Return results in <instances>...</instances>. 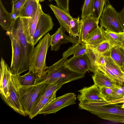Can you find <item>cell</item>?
I'll list each match as a JSON object with an SVG mask.
<instances>
[{"label":"cell","instance_id":"cell-1","mask_svg":"<svg viewBox=\"0 0 124 124\" xmlns=\"http://www.w3.org/2000/svg\"><path fill=\"white\" fill-rule=\"evenodd\" d=\"M68 56L62 58L52 66L47 67L44 75L36 79L35 84L41 83L64 84L83 78L85 74L73 71L67 67Z\"/></svg>","mask_w":124,"mask_h":124},{"label":"cell","instance_id":"cell-2","mask_svg":"<svg viewBox=\"0 0 124 124\" xmlns=\"http://www.w3.org/2000/svg\"><path fill=\"white\" fill-rule=\"evenodd\" d=\"M105 101L80 102L79 107L100 118L116 123H124V108L118 104H107Z\"/></svg>","mask_w":124,"mask_h":124},{"label":"cell","instance_id":"cell-3","mask_svg":"<svg viewBox=\"0 0 124 124\" xmlns=\"http://www.w3.org/2000/svg\"><path fill=\"white\" fill-rule=\"evenodd\" d=\"M51 39V35L47 33L34 47L30 56L29 72L36 74L38 78L44 75L47 68L46 59Z\"/></svg>","mask_w":124,"mask_h":124},{"label":"cell","instance_id":"cell-4","mask_svg":"<svg viewBox=\"0 0 124 124\" xmlns=\"http://www.w3.org/2000/svg\"><path fill=\"white\" fill-rule=\"evenodd\" d=\"M49 84L41 83L31 86H22L19 83L17 75L16 79L17 93L27 116L29 115L37 103L43 91Z\"/></svg>","mask_w":124,"mask_h":124},{"label":"cell","instance_id":"cell-5","mask_svg":"<svg viewBox=\"0 0 124 124\" xmlns=\"http://www.w3.org/2000/svg\"><path fill=\"white\" fill-rule=\"evenodd\" d=\"M11 42L12 57L10 69L13 74L18 75L22 61V54L17 33L16 20L7 31Z\"/></svg>","mask_w":124,"mask_h":124},{"label":"cell","instance_id":"cell-6","mask_svg":"<svg viewBox=\"0 0 124 124\" xmlns=\"http://www.w3.org/2000/svg\"><path fill=\"white\" fill-rule=\"evenodd\" d=\"M16 28L22 54V61L18 75L29 69V59L34 46L27 42L23 27L22 18L19 17L16 20Z\"/></svg>","mask_w":124,"mask_h":124},{"label":"cell","instance_id":"cell-7","mask_svg":"<svg viewBox=\"0 0 124 124\" xmlns=\"http://www.w3.org/2000/svg\"><path fill=\"white\" fill-rule=\"evenodd\" d=\"M100 18V27L116 32L124 31L119 18L118 13L109 4L105 5Z\"/></svg>","mask_w":124,"mask_h":124},{"label":"cell","instance_id":"cell-8","mask_svg":"<svg viewBox=\"0 0 124 124\" xmlns=\"http://www.w3.org/2000/svg\"><path fill=\"white\" fill-rule=\"evenodd\" d=\"M76 99V95L74 93L65 94L54 99L41 110L39 114L55 113L64 107L75 104Z\"/></svg>","mask_w":124,"mask_h":124},{"label":"cell","instance_id":"cell-9","mask_svg":"<svg viewBox=\"0 0 124 124\" xmlns=\"http://www.w3.org/2000/svg\"><path fill=\"white\" fill-rule=\"evenodd\" d=\"M17 75L11 74L9 84V96L6 98H2L7 104L15 111L24 116H27L20 101L17 89Z\"/></svg>","mask_w":124,"mask_h":124},{"label":"cell","instance_id":"cell-10","mask_svg":"<svg viewBox=\"0 0 124 124\" xmlns=\"http://www.w3.org/2000/svg\"><path fill=\"white\" fill-rule=\"evenodd\" d=\"M105 56V65L100 71L103 72L114 82L123 85L124 83V73L121 67L108 55Z\"/></svg>","mask_w":124,"mask_h":124},{"label":"cell","instance_id":"cell-11","mask_svg":"<svg viewBox=\"0 0 124 124\" xmlns=\"http://www.w3.org/2000/svg\"><path fill=\"white\" fill-rule=\"evenodd\" d=\"M54 25L51 16L43 11L39 18L33 35L34 46L43 36L52 29Z\"/></svg>","mask_w":124,"mask_h":124},{"label":"cell","instance_id":"cell-12","mask_svg":"<svg viewBox=\"0 0 124 124\" xmlns=\"http://www.w3.org/2000/svg\"><path fill=\"white\" fill-rule=\"evenodd\" d=\"M77 96L79 102H96L106 101L102 94L100 88L96 84L85 87L78 91Z\"/></svg>","mask_w":124,"mask_h":124},{"label":"cell","instance_id":"cell-13","mask_svg":"<svg viewBox=\"0 0 124 124\" xmlns=\"http://www.w3.org/2000/svg\"><path fill=\"white\" fill-rule=\"evenodd\" d=\"M43 11L40 4H38V7L34 19L22 17L23 29L28 42L34 46L33 44V39L39 18Z\"/></svg>","mask_w":124,"mask_h":124},{"label":"cell","instance_id":"cell-14","mask_svg":"<svg viewBox=\"0 0 124 124\" xmlns=\"http://www.w3.org/2000/svg\"><path fill=\"white\" fill-rule=\"evenodd\" d=\"M66 31L64 27L60 26L56 32L51 35V46L52 50L56 51L58 50L62 44L71 43L74 45L78 43V38H74L67 36L65 33Z\"/></svg>","mask_w":124,"mask_h":124},{"label":"cell","instance_id":"cell-15","mask_svg":"<svg viewBox=\"0 0 124 124\" xmlns=\"http://www.w3.org/2000/svg\"><path fill=\"white\" fill-rule=\"evenodd\" d=\"M0 93L2 98L9 96V84L12 74L10 68L1 57L0 64Z\"/></svg>","mask_w":124,"mask_h":124},{"label":"cell","instance_id":"cell-16","mask_svg":"<svg viewBox=\"0 0 124 124\" xmlns=\"http://www.w3.org/2000/svg\"><path fill=\"white\" fill-rule=\"evenodd\" d=\"M65 64L72 70L84 74L90 69L86 54L66 60Z\"/></svg>","mask_w":124,"mask_h":124},{"label":"cell","instance_id":"cell-17","mask_svg":"<svg viewBox=\"0 0 124 124\" xmlns=\"http://www.w3.org/2000/svg\"><path fill=\"white\" fill-rule=\"evenodd\" d=\"M99 21L92 16L82 18L80 22V30L78 43L83 42L88 34L99 27Z\"/></svg>","mask_w":124,"mask_h":124},{"label":"cell","instance_id":"cell-18","mask_svg":"<svg viewBox=\"0 0 124 124\" xmlns=\"http://www.w3.org/2000/svg\"><path fill=\"white\" fill-rule=\"evenodd\" d=\"M49 6L54 13L60 26L64 27L69 33L70 27V22L73 18L69 12L52 4H50Z\"/></svg>","mask_w":124,"mask_h":124},{"label":"cell","instance_id":"cell-19","mask_svg":"<svg viewBox=\"0 0 124 124\" xmlns=\"http://www.w3.org/2000/svg\"><path fill=\"white\" fill-rule=\"evenodd\" d=\"M92 78L94 84L100 88L105 87L115 89L121 87V85L112 81L101 71L94 74Z\"/></svg>","mask_w":124,"mask_h":124},{"label":"cell","instance_id":"cell-20","mask_svg":"<svg viewBox=\"0 0 124 124\" xmlns=\"http://www.w3.org/2000/svg\"><path fill=\"white\" fill-rule=\"evenodd\" d=\"M103 29L99 26L91 31L83 42L88 47L93 48L105 40L102 33Z\"/></svg>","mask_w":124,"mask_h":124},{"label":"cell","instance_id":"cell-21","mask_svg":"<svg viewBox=\"0 0 124 124\" xmlns=\"http://www.w3.org/2000/svg\"><path fill=\"white\" fill-rule=\"evenodd\" d=\"M102 32L105 40L108 42L112 48L121 47L124 40V31L116 32L108 30H104L103 28Z\"/></svg>","mask_w":124,"mask_h":124},{"label":"cell","instance_id":"cell-22","mask_svg":"<svg viewBox=\"0 0 124 124\" xmlns=\"http://www.w3.org/2000/svg\"><path fill=\"white\" fill-rule=\"evenodd\" d=\"M39 3L36 0H27L21 12L20 17L33 19L36 13Z\"/></svg>","mask_w":124,"mask_h":124},{"label":"cell","instance_id":"cell-23","mask_svg":"<svg viewBox=\"0 0 124 124\" xmlns=\"http://www.w3.org/2000/svg\"><path fill=\"white\" fill-rule=\"evenodd\" d=\"M0 24L3 29L6 31L9 30L13 22L10 13L6 10L0 1Z\"/></svg>","mask_w":124,"mask_h":124},{"label":"cell","instance_id":"cell-24","mask_svg":"<svg viewBox=\"0 0 124 124\" xmlns=\"http://www.w3.org/2000/svg\"><path fill=\"white\" fill-rule=\"evenodd\" d=\"M108 55L121 67L122 71L124 72V50L121 47H113L109 51Z\"/></svg>","mask_w":124,"mask_h":124},{"label":"cell","instance_id":"cell-25","mask_svg":"<svg viewBox=\"0 0 124 124\" xmlns=\"http://www.w3.org/2000/svg\"><path fill=\"white\" fill-rule=\"evenodd\" d=\"M56 98V95L50 97L41 96L39 101L33 108L28 116L32 119L39 114V112Z\"/></svg>","mask_w":124,"mask_h":124},{"label":"cell","instance_id":"cell-26","mask_svg":"<svg viewBox=\"0 0 124 124\" xmlns=\"http://www.w3.org/2000/svg\"><path fill=\"white\" fill-rule=\"evenodd\" d=\"M87 46L83 42L81 43H78L72 46L69 48L63 53L62 57L69 56L73 54V57H75L86 54Z\"/></svg>","mask_w":124,"mask_h":124},{"label":"cell","instance_id":"cell-27","mask_svg":"<svg viewBox=\"0 0 124 124\" xmlns=\"http://www.w3.org/2000/svg\"><path fill=\"white\" fill-rule=\"evenodd\" d=\"M17 75L19 83L22 86H29L35 85L36 80L38 78L36 74L29 72L22 76Z\"/></svg>","mask_w":124,"mask_h":124},{"label":"cell","instance_id":"cell-28","mask_svg":"<svg viewBox=\"0 0 124 124\" xmlns=\"http://www.w3.org/2000/svg\"><path fill=\"white\" fill-rule=\"evenodd\" d=\"M86 54L89 62L90 70L94 74L98 71L96 63L97 54L92 48L87 46Z\"/></svg>","mask_w":124,"mask_h":124},{"label":"cell","instance_id":"cell-29","mask_svg":"<svg viewBox=\"0 0 124 124\" xmlns=\"http://www.w3.org/2000/svg\"><path fill=\"white\" fill-rule=\"evenodd\" d=\"M106 0H93L92 16L99 21L103 11Z\"/></svg>","mask_w":124,"mask_h":124},{"label":"cell","instance_id":"cell-30","mask_svg":"<svg viewBox=\"0 0 124 124\" xmlns=\"http://www.w3.org/2000/svg\"><path fill=\"white\" fill-rule=\"evenodd\" d=\"M27 0H18L13 3L11 13V18L13 21L20 17V14L22 8Z\"/></svg>","mask_w":124,"mask_h":124},{"label":"cell","instance_id":"cell-31","mask_svg":"<svg viewBox=\"0 0 124 124\" xmlns=\"http://www.w3.org/2000/svg\"><path fill=\"white\" fill-rule=\"evenodd\" d=\"M79 17L73 18L70 22V28L69 33L70 36L74 38L78 37L80 30Z\"/></svg>","mask_w":124,"mask_h":124},{"label":"cell","instance_id":"cell-32","mask_svg":"<svg viewBox=\"0 0 124 124\" xmlns=\"http://www.w3.org/2000/svg\"><path fill=\"white\" fill-rule=\"evenodd\" d=\"M112 48L108 42L105 40L92 48L96 54L105 55L109 54Z\"/></svg>","mask_w":124,"mask_h":124},{"label":"cell","instance_id":"cell-33","mask_svg":"<svg viewBox=\"0 0 124 124\" xmlns=\"http://www.w3.org/2000/svg\"><path fill=\"white\" fill-rule=\"evenodd\" d=\"M62 85L58 84L49 83L43 91L41 96L50 97L56 95V91Z\"/></svg>","mask_w":124,"mask_h":124},{"label":"cell","instance_id":"cell-34","mask_svg":"<svg viewBox=\"0 0 124 124\" xmlns=\"http://www.w3.org/2000/svg\"><path fill=\"white\" fill-rule=\"evenodd\" d=\"M93 0H85L82 8L81 18L92 16L93 13Z\"/></svg>","mask_w":124,"mask_h":124},{"label":"cell","instance_id":"cell-35","mask_svg":"<svg viewBox=\"0 0 124 124\" xmlns=\"http://www.w3.org/2000/svg\"><path fill=\"white\" fill-rule=\"evenodd\" d=\"M124 97V86L119 88L113 89V91L111 96L107 101L119 99Z\"/></svg>","mask_w":124,"mask_h":124},{"label":"cell","instance_id":"cell-36","mask_svg":"<svg viewBox=\"0 0 124 124\" xmlns=\"http://www.w3.org/2000/svg\"><path fill=\"white\" fill-rule=\"evenodd\" d=\"M96 54V63L99 71L105 66V56L103 54Z\"/></svg>","mask_w":124,"mask_h":124},{"label":"cell","instance_id":"cell-37","mask_svg":"<svg viewBox=\"0 0 124 124\" xmlns=\"http://www.w3.org/2000/svg\"><path fill=\"white\" fill-rule=\"evenodd\" d=\"M51 2L54 0L56 2L57 6L59 8L69 12V0H48Z\"/></svg>","mask_w":124,"mask_h":124},{"label":"cell","instance_id":"cell-38","mask_svg":"<svg viewBox=\"0 0 124 124\" xmlns=\"http://www.w3.org/2000/svg\"><path fill=\"white\" fill-rule=\"evenodd\" d=\"M102 95L107 101V99L111 96L113 91V89L105 87L100 88Z\"/></svg>","mask_w":124,"mask_h":124},{"label":"cell","instance_id":"cell-39","mask_svg":"<svg viewBox=\"0 0 124 124\" xmlns=\"http://www.w3.org/2000/svg\"><path fill=\"white\" fill-rule=\"evenodd\" d=\"M107 104H118L124 103V97L117 99L110 100L105 101Z\"/></svg>","mask_w":124,"mask_h":124},{"label":"cell","instance_id":"cell-40","mask_svg":"<svg viewBox=\"0 0 124 124\" xmlns=\"http://www.w3.org/2000/svg\"><path fill=\"white\" fill-rule=\"evenodd\" d=\"M118 13L120 21L124 28V6L122 10Z\"/></svg>","mask_w":124,"mask_h":124},{"label":"cell","instance_id":"cell-41","mask_svg":"<svg viewBox=\"0 0 124 124\" xmlns=\"http://www.w3.org/2000/svg\"><path fill=\"white\" fill-rule=\"evenodd\" d=\"M121 47L124 50V40L123 41Z\"/></svg>","mask_w":124,"mask_h":124},{"label":"cell","instance_id":"cell-42","mask_svg":"<svg viewBox=\"0 0 124 124\" xmlns=\"http://www.w3.org/2000/svg\"><path fill=\"white\" fill-rule=\"evenodd\" d=\"M18 0H11V3L12 4L13 3L16 2Z\"/></svg>","mask_w":124,"mask_h":124},{"label":"cell","instance_id":"cell-43","mask_svg":"<svg viewBox=\"0 0 124 124\" xmlns=\"http://www.w3.org/2000/svg\"><path fill=\"white\" fill-rule=\"evenodd\" d=\"M37 1L38 3H39V2H42L44 0H36Z\"/></svg>","mask_w":124,"mask_h":124},{"label":"cell","instance_id":"cell-44","mask_svg":"<svg viewBox=\"0 0 124 124\" xmlns=\"http://www.w3.org/2000/svg\"><path fill=\"white\" fill-rule=\"evenodd\" d=\"M122 108H124V103L122 105Z\"/></svg>","mask_w":124,"mask_h":124}]
</instances>
